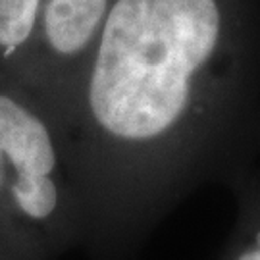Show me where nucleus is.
Returning a JSON list of instances; mask_svg holds the SVG:
<instances>
[{
    "label": "nucleus",
    "mask_w": 260,
    "mask_h": 260,
    "mask_svg": "<svg viewBox=\"0 0 260 260\" xmlns=\"http://www.w3.org/2000/svg\"><path fill=\"white\" fill-rule=\"evenodd\" d=\"M225 260H260V193L241 199L239 222Z\"/></svg>",
    "instance_id": "nucleus-4"
},
{
    "label": "nucleus",
    "mask_w": 260,
    "mask_h": 260,
    "mask_svg": "<svg viewBox=\"0 0 260 260\" xmlns=\"http://www.w3.org/2000/svg\"><path fill=\"white\" fill-rule=\"evenodd\" d=\"M87 243V212L54 108L0 77V258L43 260Z\"/></svg>",
    "instance_id": "nucleus-2"
},
{
    "label": "nucleus",
    "mask_w": 260,
    "mask_h": 260,
    "mask_svg": "<svg viewBox=\"0 0 260 260\" xmlns=\"http://www.w3.org/2000/svg\"><path fill=\"white\" fill-rule=\"evenodd\" d=\"M116 0H0V77L50 106L91 54Z\"/></svg>",
    "instance_id": "nucleus-3"
},
{
    "label": "nucleus",
    "mask_w": 260,
    "mask_h": 260,
    "mask_svg": "<svg viewBox=\"0 0 260 260\" xmlns=\"http://www.w3.org/2000/svg\"><path fill=\"white\" fill-rule=\"evenodd\" d=\"M254 35V0L114 2L52 106L96 251L125 249L235 152Z\"/></svg>",
    "instance_id": "nucleus-1"
}]
</instances>
